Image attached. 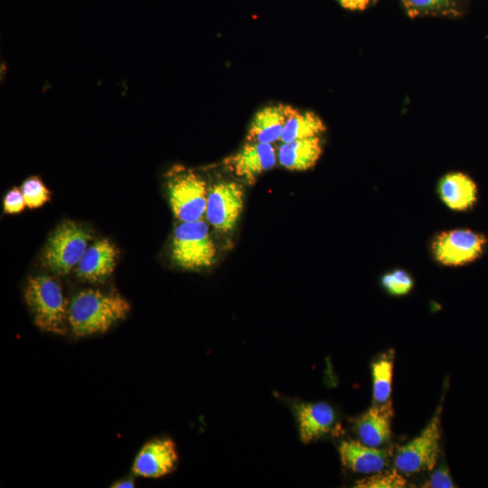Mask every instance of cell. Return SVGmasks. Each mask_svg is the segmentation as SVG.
Returning <instances> with one entry per match:
<instances>
[{"label":"cell","instance_id":"obj_1","mask_svg":"<svg viewBox=\"0 0 488 488\" xmlns=\"http://www.w3.org/2000/svg\"><path fill=\"white\" fill-rule=\"evenodd\" d=\"M130 304L119 294L86 289L69 302V328L76 337L102 333L130 312Z\"/></svg>","mask_w":488,"mask_h":488},{"label":"cell","instance_id":"obj_2","mask_svg":"<svg viewBox=\"0 0 488 488\" xmlns=\"http://www.w3.org/2000/svg\"><path fill=\"white\" fill-rule=\"evenodd\" d=\"M23 295L34 324L41 330L60 335L67 333L69 303L54 277L48 275L30 277Z\"/></svg>","mask_w":488,"mask_h":488},{"label":"cell","instance_id":"obj_3","mask_svg":"<svg viewBox=\"0 0 488 488\" xmlns=\"http://www.w3.org/2000/svg\"><path fill=\"white\" fill-rule=\"evenodd\" d=\"M170 251L174 264L183 269L201 270L212 266L218 249L209 222L203 218L180 222L174 230Z\"/></svg>","mask_w":488,"mask_h":488},{"label":"cell","instance_id":"obj_4","mask_svg":"<svg viewBox=\"0 0 488 488\" xmlns=\"http://www.w3.org/2000/svg\"><path fill=\"white\" fill-rule=\"evenodd\" d=\"M165 179L169 204L175 219L179 222L202 219L207 206V182L194 170L183 165L173 166Z\"/></svg>","mask_w":488,"mask_h":488},{"label":"cell","instance_id":"obj_5","mask_svg":"<svg viewBox=\"0 0 488 488\" xmlns=\"http://www.w3.org/2000/svg\"><path fill=\"white\" fill-rule=\"evenodd\" d=\"M91 238L89 230L72 221H64L52 232L41 255L44 267L67 275L78 265Z\"/></svg>","mask_w":488,"mask_h":488},{"label":"cell","instance_id":"obj_6","mask_svg":"<svg viewBox=\"0 0 488 488\" xmlns=\"http://www.w3.org/2000/svg\"><path fill=\"white\" fill-rule=\"evenodd\" d=\"M441 412L442 404L422 432L398 448L394 465L400 473L410 474L435 468L440 454Z\"/></svg>","mask_w":488,"mask_h":488},{"label":"cell","instance_id":"obj_7","mask_svg":"<svg viewBox=\"0 0 488 488\" xmlns=\"http://www.w3.org/2000/svg\"><path fill=\"white\" fill-rule=\"evenodd\" d=\"M243 185L232 180H221L209 187L206 220L216 231L229 234L234 230L244 208Z\"/></svg>","mask_w":488,"mask_h":488},{"label":"cell","instance_id":"obj_8","mask_svg":"<svg viewBox=\"0 0 488 488\" xmlns=\"http://www.w3.org/2000/svg\"><path fill=\"white\" fill-rule=\"evenodd\" d=\"M486 239L471 230L456 229L436 236L431 244L434 258L444 266H462L479 258Z\"/></svg>","mask_w":488,"mask_h":488},{"label":"cell","instance_id":"obj_9","mask_svg":"<svg viewBox=\"0 0 488 488\" xmlns=\"http://www.w3.org/2000/svg\"><path fill=\"white\" fill-rule=\"evenodd\" d=\"M277 150L273 144L246 143L223 161L225 168L241 182L254 184L257 178L277 164Z\"/></svg>","mask_w":488,"mask_h":488},{"label":"cell","instance_id":"obj_10","mask_svg":"<svg viewBox=\"0 0 488 488\" xmlns=\"http://www.w3.org/2000/svg\"><path fill=\"white\" fill-rule=\"evenodd\" d=\"M177 462L174 442L169 437H156L140 449L134 460L132 472L136 476L159 478L172 473Z\"/></svg>","mask_w":488,"mask_h":488},{"label":"cell","instance_id":"obj_11","mask_svg":"<svg viewBox=\"0 0 488 488\" xmlns=\"http://www.w3.org/2000/svg\"><path fill=\"white\" fill-rule=\"evenodd\" d=\"M299 438L309 444L329 433L335 422V411L324 401L293 404Z\"/></svg>","mask_w":488,"mask_h":488},{"label":"cell","instance_id":"obj_12","mask_svg":"<svg viewBox=\"0 0 488 488\" xmlns=\"http://www.w3.org/2000/svg\"><path fill=\"white\" fill-rule=\"evenodd\" d=\"M392 417L393 406L390 399L370 408L353 420V430L359 441L372 447L389 443Z\"/></svg>","mask_w":488,"mask_h":488},{"label":"cell","instance_id":"obj_13","mask_svg":"<svg viewBox=\"0 0 488 488\" xmlns=\"http://www.w3.org/2000/svg\"><path fill=\"white\" fill-rule=\"evenodd\" d=\"M118 250L108 239H101L89 247L76 266L78 277L96 283L104 281L114 271Z\"/></svg>","mask_w":488,"mask_h":488},{"label":"cell","instance_id":"obj_14","mask_svg":"<svg viewBox=\"0 0 488 488\" xmlns=\"http://www.w3.org/2000/svg\"><path fill=\"white\" fill-rule=\"evenodd\" d=\"M343 465L353 473L371 474L382 471L388 465L390 452L369 446L361 441H343L338 446Z\"/></svg>","mask_w":488,"mask_h":488},{"label":"cell","instance_id":"obj_15","mask_svg":"<svg viewBox=\"0 0 488 488\" xmlns=\"http://www.w3.org/2000/svg\"><path fill=\"white\" fill-rule=\"evenodd\" d=\"M291 107L279 103L258 110L249 124L246 141L267 144L280 141Z\"/></svg>","mask_w":488,"mask_h":488},{"label":"cell","instance_id":"obj_16","mask_svg":"<svg viewBox=\"0 0 488 488\" xmlns=\"http://www.w3.org/2000/svg\"><path fill=\"white\" fill-rule=\"evenodd\" d=\"M322 154L319 136L296 139L279 145L277 161L289 171H305L315 165Z\"/></svg>","mask_w":488,"mask_h":488},{"label":"cell","instance_id":"obj_17","mask_svg":"<svg viewBox=\"0 0 488 488\" xmlns=\"http://www.w3.org/2000/svg\"><path fill=\"white\" fill-rule=\"evenodd\" d=\"M441 201L450 209L465 211L472 207L477 200V187L466 174L459 172L443 176L437 184Z\"/></svg>","mask_w":488,"mask_h":488},{"label":"cell","instance_id":"obj_18","mask_svg":"<svg viewBox=\"0 0 488 488\" xmlns=\"http://www.w3.org/2000/svg\"><path fill=\"white\" fill-rule=\"evenodd\" d=\"M324 131L325 126L315 113L303 112L291 107L280 141L286 143L296 139L319 136Z\"/></svg>","mask_w":488,"mask_h":488},{"label":"cell","instance_id":"obj_19","mask_svg":"<svg viewBox=\"0 0 488 488\" xmlns=\"http://www.w3.org/2000/svg\"><path fill=\"white\" fill-rule=\"evenodd\" d=\"M393 351L381 355L371 363L372 397L375 404L389 400L392 389Z\"/></svg>","mask_w":488,"mask_h":488},{"label":"cell","instance_id":"obj_20","mask_svg":"<svg viewBox=\"0 0 488 488\" xmlns=\"http://www.w3.org/2000/svg\"><path fill=\"white\" fill-rule=\"evenodd\" d=\"M411 17L423 14L457 15L460 0H402Z\"/></svg>","mask_w":488,"mask_h":488},{"label":"cell","instance_id":"obj_21","mask_svg":"<svg viewBox=\"0 0 488 488\" xmlns=\"http://www.w3.org/2000/svg\"><path fill=\"white\" fill-rule=\"evenodd\" d=\"M407 481L398 469L380 471L356 481L358 488H401L405 487Z\"/></svg>","mask_w":488,"mask_h":488},{"label":"cell","instance_id":"obj_22","mask_svg":"<svg viewBox=\"0 0 488 488\" xmlns=\"http://www.w3.org/2000/svg\"><path fill=\"white\" fill-rule=\"evenodd\" d=\"M26 206L34 209L42 206L50 200V191L37 176L27 178L21 186Z\"/></svg>","mask_w":488,"mask_h":488},{"label":"cell","instance_id":"obj_23","mask_svg":"<svg viewBox=\"0 0 488 488\" xmlns=\"http://www.w3.org/2000/svg\"><path fill=\"white\" fill-rule=\"evenodd\" d=\"M381 285L389 295L400 296L411 291L414 281L407 271L394 269L382 276Z\"/></svg>","mask_w":488,"mask_h":488},{"label":"cell","instance_id":"obj_24","mask_svg":"<svg viewBox=\"0 0 488 488\" xmlns=\"http://www.w3.org/2000/svg\"><path fill=\"white\" fill-rule=\"evenodd\" d=\"M455 486L450 472L446 465L436 469L428 480L421 485V487L426 488H454Z\"/></svg>","mask_w":488,"mask_h":488},{"label":"cell","instance_id":"obj_25","mask_svg":"<svg viewBox=\"0 0 488 488\" xmlns=\"http://www.w3.org/2000/svg\"><path fill=\"white\" fill-rule=\"evenodd\" d=\"M26 206L23 194L19 188H13L5 196L4 212L14 214L21 212Z\"/></svg>","mask_w":488,"mask_h":488},{"label":"cell","instance_id":"obj_26","mask_svg":"<svg viewBox=\"0 0 488 488\" xmlns=\"http://www.w3.org/2000/svg\"><path fill=\"white\" fill-rule=\"evenodd\" d=\"M342 6L349 10H364L376 0H337Z\"/></svg>","mask_w":488,"mask_h":488},{"label":"cell","instance_id":"obj_27","mask_svg":"<svg viewBox=\"0 0 488 488\" xmlns=\"http://www.w3.org/2000/svg\"><path fill=\"white\" fill-rule=\"evenodd\" d=\"M113 488H132L135 487V481L132 478H127L112 483Z\"/></svg>","mask_w":488,"mask_h":488}]
</instances>
